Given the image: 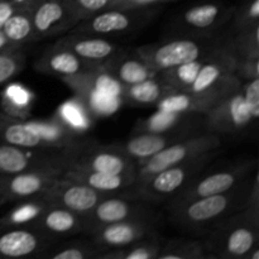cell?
<instances>
[{"label":"cell","instance_id":"obj_1","mask_svg":"<svg viewBox=\"0 0 259 259\" xmlns=\"http://www.w3.org/2000/svg\"><path fill=\"white\" fill-rule=\"evenodd\" d=\"M243 180L238 186L224 194L200 197L184 204L168 206L171 219L177 228L199 234L209 233L219 223L240 211L258 195V177Z\"/></svg>","mask_w":259,"mask_h":259},{"label":"cell","instance_id":"obj_2","mask_svg":"<svg viewBox=\"0 0 259 259\" xmlns=\"http://www.w3.org/2000/svg\"><path fill=\"white\" fill-rule=\"evenodd\" d=\"M259 196L207 233L204 247L210 257L247 259L259 242Z\"/></svg>","mask_w":259,"mask_h":259},{"label":"cell","instance_id":"obj_3","mask_svg":"<svg viewBox=\"0 0 259 259\" xmlns=\"http://www.w3.org/2000/svg\"><path fill=\"white\" fill-rule=\"evenodd\" d=\"M218 153L219 151L195 157L189 161L157 172L143 181L134 182L123 195L147 204L168 201L190 181L199 176V174H201L211 163Z\"/></svg>","mask_w":259,"mask_h":259},{"label":"cell","instance_id":"obj_4","mask_svg":"<svg viewBox=\"0 0 259 259\" xmlns=\"http://www.w3.org/2000/svg\"><path fill=\"white\" fill-rule=\"evenodd\" d=\"M63 171L67 168L86 169L110 175L137 176V162L126 156L118 147L100 146L81 139L77 144L65 152Z\"/></svg>","mask_w":259,"mask_h":259},{"label":"cell","instance_id":"obj_5","mask_svg":"<svg viewBox=\"0 0 259 259\" xmlns=\"http://www.w3.org/2000/svg\"><path fill=\"white\" fill-rule=\"evenodd\" d=\"M222 148V137L206 132L182 138L159 151L151 158L137 164L136 181H143L159 171L186 162L195 157L217 152Z\"/></svg>","mask_w":259,"mask_h":259},{"label":"cell","instance_id":"obj_6","mask_svg":"<svg viewBox=\"0 0 259 259\" xmlns=\"http://www.w3.org/2000/svg\"><path fill=\"white\" fill-rule=\"evenodd\" d=\"M219 42V39L209 38H179L157 45L143 46L136 53L149 67L157 72H162L202 57Z\"/></svg>","mask_w":259,"mask_h":259},{"label":"cell","instance_id":"obj_7","mask_svg":"<svg viewBox=\"0 0 259 259\" xmlns=\"http://www.w3.org/2000/svg\"><path fill=\"white\" fill-rule=\"evenodd\" d=\"M83 232L96 230L103 225L129 220H144L158 223V214L148 207V204L132 199L123 194L105 195L96 206L88 214L81 217Z\"/></svg>","mask_w":259,"mask_h":259},{"label":"cell","instance_id":"obj_8","mask_svg":"<svg viewBox=\"0 0 259 259\" xmlns=\"http://www.w3.org/2000/svg\"><path fill=\"white\" fill-rule=\"evenodd\" d=\"M65 152L47 148H24L0 142V175L48 171L62 175Z\"/></svg>","mask_w":259,"mask_h":259},{"label":"cell","instance_id":"obj_9","mask_svg":"<svg viewBox=\"0 0 259 259\" xmlns=\"http://www.w3.org/2000/svg\"><path fill=\"white\" fill-rule=\"evenodd\" d=\"M250 169H252V166L247 162V163L239 164V166L232 167V168L214 171L201 177L200 180L196 176L181 191L177 192L171 200L167 201L168 206H175V205L184 204V202L200 199V197L230 191L249 176Z\"/></svg>","mask_w":259,"mask_h":259},{"label":"cell","instance_id":"obj_10","mask_svg":"<svg viewBox=\"0 0 259 259\" xmlns=\"http://www.w3.org/2000/svg\"><path fill=\"white\" fill-rule=\"evenodd\" d=\"M255 120L244 104L242 86L219 101L205 114V129L217 134H239Z\"/></svg>","mask_w":259,"mask_h":259},{"label":"cell","instance_id":"obj_11","mask_svg":"<svg viewBox=\"0 0 259 259\" xmlns=\"http://www.w3.org/2000/svg\"><path fill=\"white\" fill-rule=\"evenodd\" d=\"M52 239L29 225H0V258L42 257Z\"/></svg>","mask_w":259,"mask_h":259},{"label":"cell","instance_id":"obj_12","mask_svg":"<svg viewBox=\"0 0 259 259\" xmlns=\"http://www.w3.org/2000/svg\"><path fill=\"white\" fill-rule=\"evenodd\" d=\"M60 176L48 171L0 175V205L10 201L22 202L39 199Z\"/></svg>","mask_w":259,"mask_h":259},{"label":"cell","instance_id":"obj_13","mask_svg":"<svg viewBox=\"0 0 259 259\" xmlns=\"http://www.w3.org/2000/svg\"><path fill=\"white\" fill-rule=\"evenodd\" d=\"M104 196L86 185L60 176L39 199L46 204L65 207L82 217L90 212Z\"/></svg>","mask_w":259,"mask_h":259},{"label":"cell","instance_id":"obj_14","mask_svg":"<svg viewBox=\"0 0 259 259\" xmlns=\"http://www.w3.org/2000/svg\"><path fill=\"white\" fill-rule=\"evenodd\" d=\"M158 234L157 223L144 220H129L103 225L90 233L91 240L105 252L131 245L143 238Z\"/></svg>","mask_w":259,"mask_h":259},{"label":"cell","instance_id":"obj_15","mask_svg":"<svg viewBox=\"0 0 259 259\" xmlns=\"http://www.w3.org/2000/svg\"><path fill=\"white\" fill-rule=\"evenodd\" d=\"M78 22L63 0H40L32 10L33 40L61 34Z\"/></svg>","mask_w":259,"mask_h":259},{"label":"cell","instance_id":"obj_16","mask_svg":"<svg viewBox=\"0 0 259 259\" xmlns=\"http://www.w3.org/2000/svg\"><path fill=\"white\" fill-rule=\"evenodd\" d=\"M235 91V90H234ZM233 93V91H232ZM230 93L224 91H202V93H191V91H175L167 94L156 104L157 110L172 111V113H209L222 99Z\"/></svg>","mask_w":259,"mask_h":259},{"label":"cell","instance_id":"obj_17","mask_svg":"<svg viewBox=\"0 0 259 259\" xmlns=\"http://www.w3.org/2000/svg\"><path fill=\"white\" fill-rule=\"evenodd\" d=\"M134 25V17L128 10L105 9L78 22L73 33L88 35H108L121 33Z\"/></svg>","mask_w":259,"mask_h":259},{"label":"cell","instance_id":"obj_18","mask_svg":"<svg viewBox=\"0 0 259 259\" xmlns=\"http://www.w3.org/2000/svg\"><path fill=\"white\" fill-rule=\"evenodd\" d=\"M43 232L45 234L56 237V235H72L83 232V225L81 217L76 212L70 211L65 207L46 205L37 219L29 225Z\"/></svg>","mask_w":259,"mask_h":259},{"label":"cell","instance_id":"obj_19","mask_svg":"<svg viewBox=\"0 0 259 259\" xmlns=\"http://www.w3.org/2000/svg\"><path fill=\"white\" fill-rule=\"evenodd\" d=\"M61 176L86 185L104 195L124 194L136 181V177L128 175H110L77 168L65 169Z\"/></svg>","mask_w":259,"mask_h":259},{"label":"cell","instance_id":"obj_20","mask_svg":"<svg viewBox=\"0 0 259 259\" xmlns=\"http://www.w3.org/2000/svg\"><path fill=\"white\" fill-rule=\"evenodd\" d=\"M58 45L68 48L81 60L93 65L103 63L119 51V48L110 40L104 39L98 35L76 34V33L62 38Z\"/></svg>","mask_w":259,"mask_h":259},{"label":"cell","instance_id":"obj_21","mask_svg":"<svg viewBox=\"0 0 259 259\" xmlns=\"http://www.w3.org/2000/svg\"><path fill=\"white\" fill-rule=\"evenodd\" d=\"M186 137L177 136V134L171 133H149V132H142L137 133L136 136L131 137L124 143L118 144L119 148L131 157L133 161L137 162V164L146 159L151 158L159 151L166 148L169 144L180 141Z\"/></svg>","mask_w":259,"mask_h":259},{"label":"cell","instance_id":"obj_22","mask_svg":"<svg viewBox=\"0 0 259 259\" xmlns=\"http://www.w3.org/2000/svg\"><path fill=\"white\" fill-rule=\"evenodd\" d=\"M29 125L40 137L50 149L66 152L81 141L77 129L72 128L62 118H51L48 120H28Z\"/></svg>","mask_w":259,"mask_h":259},{"label":"cell","instance_id":"obj_23","mask_svg":"<svg viewBox=\"0 0 259 259\" xmlns=\"http://www.w3.org/2000/svg\"><path fill=\"white\" fill-rule=\"evenodd\" d=\"M91 66H94L93 63L81 60L72 51L57 43L55 47L51 48L48 52H46L39 58L35 67L42 72L57 76L60 78L65 77V76L76 75V73L81 72V71L86 70Z\"/></svg>","mask_w":259,"mask_h":259},{"label":"cell","instance_id":"obj_24","mask_svg":"<svg viewBox=\"0 0 259 259\" xmlns=\"http://www.w3.org/2000/svg\"><path fill=\"white\" fill-rule=\"evenodd\" d=\"M100 65L113 73L114 77L124 86L134 85L159 75V72L149 67L138 56H121L118 52Z\"/></svg>","mask_w":259,"mask_h":259},{"label":"cell","instance_id":"obj_25","mask_svg":"<svg viewBox=\"0 0 259 259\" xmlns=\"http://www.w3.org/2000/svg\"><path fill=\"white\" fill-rule=\"evenodd\" d=\"M0 142L24 148H47L28 120L24 121L4 111H0Z\"/></svg>","mask_w":259,"mask_h":259},{"label":"cell","instance_id":"obj_26","mask_svg":"<svg viewBox=\"0 0 259 259\" xmlns=\"http://www.w3.org/2000/svg\"><path fill=\"white\" fill-rule=\"evenodd\" d=\"M75 93L78 104L86 114H90L94 118H103L115 113L120 105L121 99L113 98L106 94L96 91L88 86L78 83H66Z\"/></svg>","mask_w":259,"mask_h":259},{"label":"cell","instance_id":"obj_27","mask_svg":"<svg viewBox=\"0 0 259 259\" xmlns=\"http://www.w3.org/2000/svg\"><path fill=\"white\" fill-rule=\"evenodd\" d=\"M175 93L174 89L162 78L161 75L144 80L131 86H124L121 100L133 105H156L167 94Z\"/></svg>","mask_w":259,"mask_h":259},{"label":"cell","instance_id":"obj_28","mask_svg":"<svg viewBox=\"0 0 259 259\" xmlns=\"http://www.w3.org/2000/svg\"><path fill=\"white\" fill-rule=\"evenodd\" d=\"M162 240L159 234L143 238L124 248L103 252L99 258L104 259H157Z\"/></svg>","mask_w":259,"mask_h":259},{"label":"cell","instance_id":"obj_29","mask_svg":"<svg viewBox=\"0 0 259 259\" xmlns=\"http://www.w3.org/2000/svg\"><path fill=\"white\" fill-rule=\"evenodd\" d=\"M237 60L259 58V24L237 30L234 35L223 42Z\"/></svg>","mask_w":259,"mask_h":259},{"label":"cell","instance_id":"obj_30","mask_svg":"<svg viewBox=\"0 0 259 259\" xmlns=\"http://www.w3.org/2000/svg\"><path fill=\"white\" fill-rule=\"evenodd\" d=\"M204 243L200 240L172 239L162 242L157 259H197L207 258Z\"/></svg>","mask_w":259,"mask_h":259},{"label":"cell","instance_id":"obj_31","mask_svg":"<svg viewBox=\"0 0 259 259\" xmlns=\"http://www.w3.org/2000/svg\"><path fill=\"white\" fill-rule=\"evenodd\" d=\"M2 32L17 47H20L28 40H33L32 12L15 10L14 14L7 20Z\"/></svg>","mask_w":259,"mask_h":259},{"label":"cell","instance_id":"obj_32","mask_svg":"<svg viewBox=\"0 0 259 259\" xmlns=\"http://www.w3.org/2000/svg\"><path fill=\"white\" fill-rule=\"evenodd\" d=\"M202 60H204V56L197 60L169 68V70L162 71L159 75L175 91H189L201 67Z\"/></svg>","mask_w":259,"mask_h":259},{"label":"cell","instance_id":"obj_33","mask_svg":"<svg viewBox=\"0 0 259 259\" xmlns=\"http://www.w3.org/2000/svg\"><path fill=\"white\" fill-rule=\"evenodd\" d=\"M222 7L218 4H201L186 10L184 20L186 25L197 30H206L218 25L222 19Z\"/></svg>","mask_w":259,"mask_h":259},{"label":"cell","instance_id":"obj_34","mask_svg":"<svg viewBox=\"0 0 259 259\" xmlns=\"http://www.w3.org/2000/svg\"><path fill=\"white\" fill-rule=\"evenodd\" d=\"M52 249V248H51ZM104 250L91 240L89 243H71L52 249V252L47 250L42 257L51 259H88L99 258Z\"/></svg>","mask_w":259,"mask_h":259},{"label":"cell","instance_id":"obj_35","mask_svg":"<svg viewBox=\"0 0 259 259\" xmlns=\"http://www.w3.org/2000/svg\"><path fill=\"white\" fill-rule=\"evenodd\" d=\"M25 57L19 50L0 52V85L8 82L24 67Z\"/></svg>","mask_w":259,"mask_h":259},{"label":"cell","instance_id":"obj_36","mask_svg":"<svg viewBox=\"0 0 259 259\" xmlns=\"http://www.w3.org/2000/svg\"><path fill=\"white\" fill-rule=\"evenodd\" d=\"M63 2L78 20H83L90 15L109 9L111 4V0H63Z\"/></svg>","mask_w":259,"mask_h":259},{"label":"cell","instance_id":"obj_37","mask_svg":"<svg viewBox=\"0 0 259 259\" xmlns=\"http://www.w3.org/2000/svg\"><path fill=\"white\" fill-rule=\"evenodd\" d=\"M242 94L247 110L253 120L257 121L259 118V77L242 82Z\"/></svg>","mask_w":259,"mask_h":259},{"label":"cell","instance_id":"obj_38","mask_svg":"<svg viewBox=\"0 0 259 259\" xmlns=\"http://www.w3.org/2000/svg\"><path fill=\"white\" fill-rule=\"evenodd\" d=\"M255 24H259V0L249 2V4L242 10L239 17L235 18L233 27H234V32H237V30L247 29Z\"/></svg>","mask_w":259,"mask_h":259},{"label":"cell","instance_id":"obj_39","mask_svg":"<svg viewBox=\"0 0 259 259\" xmlns=\"http://www.w3.org/2000/svg\"><path fill=\"white\" fill-rule=\"evenodd\" d=\"M234 75L242 82L252 78L259 77V58H245V60H237Z\"/></svg>","mask_w":259,"mask_h":259},{"label":"cell","instance_id":"obj_40","mask_svg":"<svg viewBox=\"0 0 259 259\" xmlns=\"http://www.w3.org/2000/svg\"><path fill=\"white\" fill-rule=\"evenodd\" d=\"M161 2H164V0H111V4L109 7V9L131 10L134 9V8L148 7V5Z\"/></svg>","mask_w":259,"mask_h":259},{"label":"cell","instance_id":"obj_41","mask_svg":"<svg viewBox=\"0 0 259 259\" xmlns=\"http://www.w3.org/2000/svg\"><path fill=\"white\" fill-rule=\"evenodd\" d=\"M15 10L18 9L10 0H0V30L3 29L7 20L14 14Z\"/></svg>","mask_w":259,"mask_h":259},{"label":"cell","instance_id":"obj_42","mask_svg":"<svg viewBox=\"0 0 259 259\" xmlns=\"http://www.w3.org/2000/svg\"><path fill=\"white\" fill-rule=\"evenodd\" d=\"M10 2L14 4V7L18 10H29V12H32L40 0H10Z\"/></svg>","mask_w":259,"mask_h":259},{"label":"cell","instance_id":"obj_43","mask_svg":"<svg viewBox=\"0 0 259 259\" xmlns=\"http://www.w3.org/2000/svg\"><path fill=\"white\" fill-rule=\"evenodd\" d=\"M19 47L13 45L9 39L4 35V33L0 30V52H9V51H17Z\"/></svg>","mask_w":259,"mask_h":259}]
</instances>
